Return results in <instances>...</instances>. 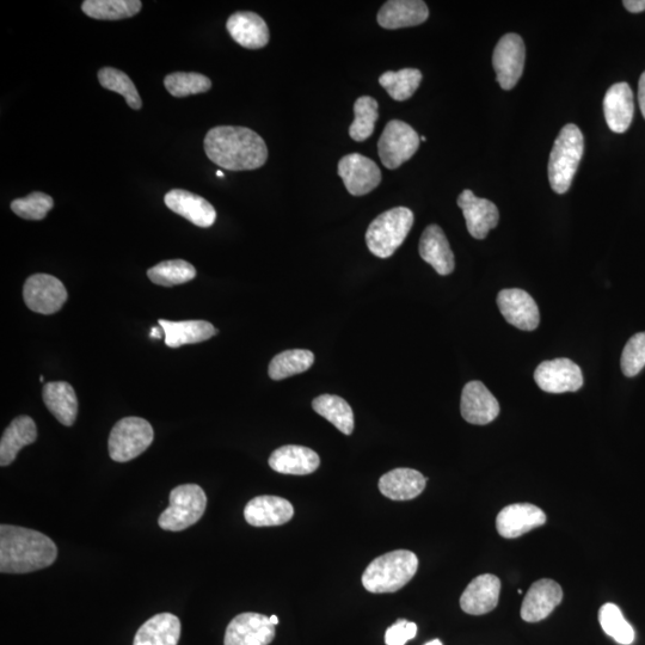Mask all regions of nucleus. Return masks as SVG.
Listing matches in <instances>:
<instances>
[{
	"label": "nucleus",
	"mask_w": 645,
	"mask_h": 645,
	"mask_svg": "<svg viewBox=\"0 0 645 645\" xmlns=\"http://www.w3.org/2000/svg\"><path fill=\"white\" fill-rule=\"evenodd\" d=\"M205 152L215 165L230 171L256 170L268 159L264 140L245 127L212 128L205 138Z\"/></svg>",
	"instance_id": "1"
},
{
	"label": "nucleus",
	"mask_w": 645,
	"mask_h": 645,
	"mask_svg": "<svg viewBox=\"0 0 645 645\" xmlns=\"http://www.w3.org/2000/svg\"><path fill=\"white\" fill-rule=\"evenodd\" d=\"M58 557L53 540L38 531L20 526H0V571L28 574L51 567Z\"/></svg>",
	"instance_id": "2"
},
{
	"label": "nucleus",
	"mask_w": 645,
	"mask_h": 645,
	"mask_svg": "<svg viewBox=\"0 0 645 645\" xmlns=\"http://www.w3.org/2000/svg\"><path fill=\"white\" fill-rule=\"evenodd\" d=\"M417 569L419 558L414 552H387L368 565L362 575V585L366 591L374 594L395 593L413 580Z\"/></svg>",
	"instance_id": "3"
},
{
	"label": "nucleus",
	"mask_w": 645,
	"mask_h": 645,
	"mask_svg": "<svg viewBox=\"0 0 645 645\" xmlns=\"http://www.w3.org/2000/svg\"><path fill=\"white\" fill-rule=\"evenodd\" d=\"M585 151L583 135L580 128L570 124L562 128L549 161V181L552 190L557 194L568 192Z\"/></svg>",
	"instance_id": "4"
},
{
	"label": "nucleus",
	"mask_w": 645,
	"mask_h": 645,
	"mask_svg": "<svg viewBox=\"0 0 645 645\" xmlns=\"http://www.w3.org/2000/svg\"><path fill=\"white\" fill-rule=\"evenodd\" d=\"M414 225V213L396 207L374 219L366 232L368 249L374 256L389 258L401 247Z\"/></svg>",
	"instance_id": "5"
},
{
	"label": "nucleus",
	"mask_w": 645,
	"mask_h": 645,
	"mask_svg": "<svg viewBox=\"0 0 645 645\" xmlns=\"http://www.w3.org/2000/svg\"><path fill=\"white\" fill-rule=\"evenodd\" d=\"M207 507L204 489L196 484H183L171 490L170 506L159 516L158 524L165 531L180 532L198 522Z\"/></svg>",
	"instance_id": "6"
},
{
	"label": "nucleus",
	"mask_w": 645,
	"mask_h": 645,
	"mask_svg": "<svg viewBox=\"0 0 645 645\" xmlns=\"http://www.w3.org/2000/svg\"><path fill=\"white\" fill-rule=\"evenodd\" d=\"M153 438L155 433L149 422L140 417H125L116 423L109 435V456L114 462H129L143 454Z\"/></svg>",
	"instance_id": "7"
},
{
	"label": "nucleus",
	"mask_w": 645,
	"mask_h": 645,
	"mask_svg": "<svg viewBox=\"0 0 645 645\" xmlns=\"http://www.w3.org/2000/svg\"><path fill=\"white\" fill-rule=\"evenodd\" d=\"M415 129L403 121L392 120L386 125L378 143V153L384 167L395 170L408 162L420 147Z\"/></svg>",
	"instance_id": "8"
},
{
	"label": "nucleus",
	"mask_w": 645,
	"mask_h": 645,
	"mask_svg": "<svg viewBox=\"0 0 645 645\" xmlns=\"http://www.w3.org/2000/svg\"><path fill=\"white\" fill-rule=\"evenodd\" d=\"M23 298L30 310L41 315H53L66 303L67 291L55 276L35 274L24 284Z\"/></svg>",
	"instance_id": "9"
},
{
	"label": "nucleus",
	"mask_w": 645,
	"mask_h": 645,
	"mask_svg": "<svg viewBox=\"0 0 645 645\" xmlns=\"http://www.w3.org/2000/svg\"><path fill=\"white\" fill-rule=\"evenodd\" d=\"M525 60V43L518 34H506L497 43L493 65L497 82L503 90H512L518 84L524 72Z\"/></svg>",
	"instance_id": "10"
},
{
	"label": "nucleus",
	"mask_w": 645,
	"mask_h": 645,
	"mask_svg": "<svg viewBox=\"0 0 645 645\" xmlns=\"http://www.w3.org/2000/svg\"><path fill=\"white\" fill-rule=\"evenodd\" d=\"M339 175L348 193L354 196L370 194L382 182V171L372 159L350 153L339 163Z\"/></svg>",
	"instance_id": "11"
},
{
	"label": "nucleus",
	"mask_w": 645,
	"mask_h": 645,
	"mask_svg": "<svg viewBox=\"0 0 645 645\" xmlns=\"http://www.w3.org/2000/svg\"><path fill=\"white\" fill-rule=\"evenodd\" d=\"M275 638V625L264 614L248 612L231 620L224 645H269Z\"/></svg>",
	"instance_id": "12"
},
{
	"label": "nucleus",
	"mask_w": 645,
	"mask_h": 645,
	"mask_svg": "<svg viewBox=\"0 0 645 645\" xmlns=\"http://www.w3.org/2000/svg\"><path fill=\"white\" fill-rule=\"evenodd\" d=\"M534 380L549 393L576 392L583 385L581 368L569 359L544 361L534 372Z\"/></svg>",
	"instance_id": "13"
},
{
	"label": "nucleus",
	"mask_w": 645,
	"mask_h": 645,
	"mask_svg": "<svg viewBox=\"0 0 645 645\" xmlns=\"http://www.w3.org/2000/svg\"><path fill=\"white\" fill-rule=\"evenodd\" d=\"M497 306L509 324L524 331H533L540 322L539 309L536 301L519 288L503 290L497 297Z\"/></svg>",
	"instance_id": "14"
},
{
	"label": "nucleus",
	"mask_w": 645,
	"mask_h": 645,
	"mask_svg": "<svg viewBox=\"0 0 645 645\" xmlns=\"http://www.w3.org/2000/svg\"><path fill=\"white\" fill-rule=\"evenodd\" d=\"M460 411L466 422L484 426L499 416L500 404L482 382H470L464 386Z\"/></svg>",
	"instance_id": "15"
},
{
	"label": "nucleus",
	"mask_w": 645,
	"mask_h": 645,
	"mask_svg": "<svg viewBox=\"0 0 645 645\" xmlns=\"http://www.w3.org/2000/svg\"><path fill=\"white\" fill-rule=\"evenodd\" d=\"M457 202L473 238H487L488 233L499 224L500 213L496 205L487 199L477 198L470 189L464 190Z\"/></svg>",
	"instance_id": "16"
},
{
	"label": "nucleus",
	"mask_w": 645,
	"mask_h": 645,
	"mask_svg": "<svg viewBox=\"0 0 645 645\" xmlns=\"http://www.w3.org/2000/svg\"><path fill=\"white\" fill-rule=\"evenodd\" d=\"M562 600V587L554 580L534 582L522 601L521 618L527 623H538L548 618Z\"/></svg>",
	"instance_id": "17"
},
{
	"label": "nucleus",
	"mask_w": 645,
	"mask_h": 645,
	"mask_svg": "<svg viewBox=\"0 0 645 645\" xmlns=\"http://www.w3.org/2000/svg\"><path fill=\"white\" fill-rule=\"evenodd\" d=\"M545 522L546 515L542 509L531 503H515L497 515L496 528L501 537L514 539L543 526Z\"/></svg>",
	"instance_id": "18"
},
{
	"label": "nucleus",
	"mask_w": 645,
	"mask_h": 645,
	"mask_svg": "<svg viewBox=\"0 0 645 645\" xmlns=\"http://www.w3.org/2000/svg\"><path fill=\"white\" fill-rule=\"evenodd\" d=\"M500 592L499 577L491 574L479 575L466 587L460 598V607L472 616H482L496 608L499 604Z\"/></svg>",
	"instance_id": "19"
},
{
	"label": "nucleus",
	"mask_w": 645,
	"mask_h": 645,
	"mask_svg": "<svg viewBox=\"0 0 645 645\" xmlns=\"http://www.w3.org/2000/svg\"><path fill=\"white\" fill-rule=\"evenodd\" d=\"M294 508L279 496H257L244 509V518L254 527L281 526L291 521Z\"/></svg>",
	"instance_id": "20"
},
{
	"label": "nucleus",
	"mask_w": 645,
	"mask_h": 645,
	"mask_svg": "<svg viewBox=\"0 0 645 645\" xmlns=\"http://www.w3.org/2000/svg\"><path fill=\"white\" fill-rule=\"evenodd\" d=\"M164 201L169 210L196 226L211 227L217 220V212L210 202L187 190L172 189L165 195Z\"/></svg>",
	"instance_id": "21"
},
{
	"label": "nucleus",
	"mask_w": 645,
	"mask_h": 645,
	"mask_svg": "<svg viewBox=\"0 0 645 645\" xmlns=\"http://www.w3.org/2000/svg\"><path fill=\"white\" fill-rule=\"evenodd\" d=\"M604 114L612 132L628 131L635 114L634 92L629 84L617 83L608 89L604 98Z\"/></svg>",
	"instance_id": "22"
},
{
	"label": "nucleus",
	"mask_w": 645,
	"mask_h": 645,
	"mask_svg": "<svg viewBox=\"0 0 645 645\" xmlns=\"http://www.w3.org/2000/svg\"><path fill=\"white\" fill-rule=\"evenodd\" d=\"M429 17L428 6L422 0H390L380 9L377 20L385 29L420 26Z\"/></svg>",
	"instance_id": "23"
},
{
	"label": "nucleus",
	"mask_w": 645,
	"mask_h": 645,
	"mask_svg": "<svg viewBox=\"0 0 645 645\" xmlns=\"http://www.w3.org/2000/svg\"><path fill=\"white\" fill-rule=\"evenodd\" d=\"M321 459L311 448L287 445L278 448L269 458V466L282 475L305 476L315 472Z\"/></svg>",
	"instance_id": "24"
},
{
	"label": "nucleus",
	"mask_w": 645,
	"mask_h": 645,
	"mask_svg": "<svg viewBox=\"0 0 645 645\" xmlns=\"http://www.w3.org/2000/svg\"><path fill=\"white\" fill-rule=\"evenodd\" d=\"M420 255L422 260L430 264L439 275H450L456 268L450 243L438 225H429L423 231L420 241Z\"/></svg>",
	"instance_id": "25"
},
{
	"label": "nucleus",
	"mask_w": 645,
	"mask_h": 645,
	"mask_svg": "<svg viewBox=\"0 0 645 645\" xmlns=\"http://www.w3.org/2000/svg\"><path fill=\"white\" fill-rule=\"evenodd\" d=\"M427 479L421 472L401 468L385 473L379 479V490L387 499L408 501L416 499L425 490Z\"/></svg>",
	"instance_id": "26"
},
{
	"label": "nucleus",
	"mask_w": 645,
	"mask_h": 645,
	"mask_svg": "<svg viewBox=\"0 0 645 645\" xmlns=\"http://www.w3.org/2000/svg\"><path fill=\"white\" fill-rule=\"evenodd\" d=\"M232 39L248 49L266 47L270 34L267 23L255 12H236L226 24Z\"/></svg>",
	"instance_id": "27"
},
{
	"label": "nucleus",
	"mask_w": 645,
	"mask_h": 645,
	"mask_svg": "<svg viewBox=\"0 0 645 645\" xmlns=\"http://www.w3.org/2000/svg\"><path fill=\"white\" fill-rule=\"evenodd\" d=\"M38 439V429L32 417L18 416L5 429L0 441V465L5 468L15 462L18 452L24 446L32 445Z\"/></svg>",
	"instance_id": "28"
},
{
	"label": "nucleus",
	"mask_w": 645,
	"mask_h": 645,
	"mask_svg": "<svg viewBox=\"0 0 645 645\" xmlns=\"http://www.w3.org/2000/svg\"><path fill=\"white\" fill-rule=\"evenodd\" d=\"M180 637V619L175 614L161 613L141 625L133 645H177Z\"/></svg>",
	"instance_id": "29"
},
{
	"label": "nucleus",
	"mask_w": 645,
	"mask_h": 645,
	"mask_svg": "<svg viewBox=\"0 0 645 645\" xmlns=\"http://www.w3.org/2000/svg\"><path fill=\"white\" fill-rule=\"evenodd\" d=\"M43 402L61 425L73 426L78 415V399L75 389L65 382L47 383L42 390Z\"/></svg>",
	"instance_id": "30"
},
{
	"label": "nucleus",
	"mask_w": 645,
	"mask_h": 645,
	"mask_svg": "<svg viewBox=\"0 0 645 645\" xmlns=\"http://www.w3.org/2000/svg\"><path fill=\"white\" fill-rule=\"evenodd\" d=\"M165 334V344L170 348H180L184 344L201 343L212 339L218 330L210 322L184 321L170 322L158 321Z\"/></svg>",
	"instance_id": "31"
},
{
	"label": "nucleus",
	"mask_w": 645,
	"mask_h": 645,
	"mask_svg": "<svg viewBox=\"0 0 645 645\" xmlns=\"http://www.w3.org/2000/svg\"><path fill=\"white\" fill-rule=\"evenodd\" d=\"M312 408L340 430L344 435H350L354 430V413L343 398L334 395H322L312 402Z\"/></svg>",
	"instance_id": "32"
},
{
	"label": "nucleus",
	"mask_w": 645,
	"mask_h": 645,
	"mask_svg": "<svg viewBox=\"0 0 645 645\" xmlns=\"http://www.w3.org/2000/svg\"><path fill=\"white\" fill-rule=\"evenodd\" d=\"M141 6L139 0H85L82 10L95 20L119 21L138 15Z\"/></svg>",
	"instance_id": "33"
},
{
	"label": "nucleus",
	"mask_w": 645,
	"mask_h": 645,
	"mask_svg": "<svg viewBox=\"0 0 645 645\" xmlns=\"http://www.w3.org/2000/svg\"><path fill=\"white\" fill-rule=\"evenodd\" d=\"M313 362H315V355L310 350H286V352L274 356L270 361L269 377L273 380H282L297 376V374L310 370Z\"/></svg>",
	"instance_id": "34"
},
{
	"label": "nucleus",
	"mask_w": 645,
	"mask_h": 645,
	"mask_svg": "<svg viewBox=\"0 0 645 645\" xmlns=\"http://www.w3.org/2000/svg\"><path fill=\"white\" fill-rule=\"evenodd\" d=\"M422 82V73L416 69L398 72L387 71L379 78V84L393 100L403 102L413 96Z\"/></svg>",
	"instance_id": "35"
},
{
	"label": "nucleus",
	"mask_w": 645,
	"mask_h": 645,
	"mask_svg": "<svg viewBox=\"0 0 645 645\" xmlns=\"http://www.w3.org/2000/svg\"><path fill=\"white\" fill-rule=\"evenodd\" d=\"M147 276L153 284L172 287L195 279L196 269L187 261H164L149 269Z\"/></svg>",
	"instance_id": "36"
},
{
	"label": "nucleus",
	"mask_w": 645,
	"mask_h": 645,
	"mask_svg": "<svg viewBox=\"0 0 645 645\" xmlns=\"http://www.w3.org/2000/svg\"><path fill=\"white\" fill-rule=\"evenodd\" d=\"M378 102L370 96H362L354 104L355 119L349 127L350 138L365 141L371 137L379 118Z\"/></svg>",
	"instance_id": "37"
},
{
	"label": "nucleus",
	"mask_w": 645,
	"mask_h": 645,
	"mask_svg": "<svg viewBox=\"0 0 645 645\" xmlns=\"http://www.w3.org/2000/svg\"><path fill=\"white\" fill-rule=\"evenodd\" d=\"M599 622L605 634L614 641L623 645H630L635 641L634 628L623 616L617 605L605 604L599 611Z\"/></svg>",
	"instance_id": "38"
},
{
	"label": "nucleus",
	"mask_w": 645,
	"mask_h": 645,
	"mask_svg": "<svg viewBox=\"0 0 645 645\" xmlns=\"http://www.w3.org/2000/svg\"><path fill=\"white\" fill-rule=\"evenodd\" d=\"M98 81L104 89L124 96L128 106L132 109L139 110L143 107L137 88L125 72L116 70L114 67H103L98 72Z\"/></svg>",
	"instance_id": "39"
},
{
	"label": "nucleus",
	"mask_w": 645,
	"mask_h": 645,
	"mask_svg": "<svg viewBox=\"0 0 645 645\" xmlns=\"http://www.w3.org/2000/svg\"><path fill=\"white\" fill-rule=\"evenodd\" d=\"M165 88L169 94L178 98L205 94L212 88L211 79L195 72H176L165 77Z\"/></svg>",
	"instance_id": "40"
},
{
	"label": "nucleus",
	"mask_w": 645,
	"mask_h": 645,
	"mask_svg": "<svg viewBox=\"0 0 645 645\" xmlns=\"http://www.w3.org/2000/svg\"><path fill=\"white\" fill-rule=\"evenodd\" d=\"M54 201L51 196L34 192L26 198L16 199L11 202V210L18 217L26 220H42L52 210Z\"/></svg>",
	"instance_id": "41"
},
{
	"label": "nucleus",
	"mask_w": 645,
	"mask_h": 645,
	"mask_svg": "<svg viewBox=\"0 0 645 645\" xmlns=\"http://www.w3.org/2000/svg\"><path fill=\"white\" fill-rule=\"evenodd\" d=\"M622 371L624 376L634 378L645 367V333L636 334L626 343L623 350Z\"/></svg>",
	"instance_id": "42"
},
{
	"label": "nucleus",
	"mask_w": 645,
	"mask_h": 645,
	"mask_svg": "<svg viewBox=\"0 0 645 645\" xmlns=\"http://www.w3.org/2000/svg\"><path fill=\"white\" fill-rule=\"evenodd\" d=\"M417 635V625L405 619H399L385 634L386 645H405Z\"/></svg>",
	"instance_id": "43"
},
{
	"label": "nucleus",
	"mask_w": 645,
	"mask_h": 645,
	"mask_svg": "<svg viewBox=\"0 0 645 645\" xmlns=\"http://www.w3.org/2000/svg\"><path fill=\"white\" fill-rule=\"evenodd\" d=\"M623 5L631 14H640L645 11V0H624Z\"/></svg>",
	"instance_id": "44"
},
{
	"label": "nucleus",
	"mask_w": 645,
	"mask_h": 645,
	"mask_svg": "<svg viewBox=\"0 0 645 645\" xmlns=\"http://www.w3.org/2000/svg\"><path fill=\"white\" fill-rule=\"evenodd\" d=\"M638 102H640L641 112L645 119V72H643L640 83H638Z\"/></svg>",
	"instance_id": "45"
},
{
	"label": "nucleus",
	"mask_w": 645,
	"mask_h": 645,
	"mask_svg": "<svg viewBox=\"0 0 645 645\" xmlns=\"http://www.w3.org/2000/svg\"><path fill=\"white\" fill-rule=\"evenodd\" d=\"M163 333H164L163 329H158L157 327H153L150 333L151 339H161Z\"/></svg>",
	"instance_id": "46"
},
{
	"label": "nucleus",
	"mask_w": 645,
	"mask_h": 645,
	"mask_svg": "<svg viewBox=\"0 0 645 645\" xmlns=\"http://www.w3.org/2000/svg\"><path fill=\"white\" fill-rule=\"evenodd\" d=\"M269 620H270V623H272L275 626L279 624V618L276 616L269 617Z\"/></svg>",
	"instance_id": "47"
},
{
	"label": "nucleus",
	"mask_w": 645,
	"mask_h": 645,
	"mask_svg": "<svg viewBox=\"0 0 645 645\" xmlns=\"http://www.w3.org/2000/svg\"><path fill=\"white\" fill-rule=\"evenodd\" d=\"M425 645H444V644H442L439 640H433V641L428 642Z\"/></svg>",
	"instance_id": "48"
},
{
	"label": "nucleus",
	"mask_w": 645,
	"mask_h": 645,
	"mask_svg": "<svg viewBox=\"0 0 645 645\" xmlns=\"http://www.w3.org/2000/svg\"><path fill=\"white\" fill-rule=\"evenodd\" d=\"M217 176H218V177H220V178H223L225 175H224V172H223V171L218 170V171H217Z\"/></svg>",
	"instance_id": "49"
},
{
	"label": "nucleus",
	"mask_w": 645,
	"mask_h": 645,
	"mask_svg": "<svg viewBox=\"0 0 645 645\" xmlns=\"http://www.w3.org/2000/svg\"><path fill=\"white\" fill-rule=\"evenodd\" d=\"M40 382L41 383L45 382V378H43V376L40 377Z\"/></svg>",
	"instance_id": "50"
},
{
	"label": "nucleus",
	"mask_w": 645,
	"mask_h": 645,
	"mask_svg": "<svg viewBox=\"0 0 645 645\" xmlns=\"http://www.w3.org/2000/svg\"><path fill=\"white\" fill-rule=\"evenodd\" d=\"M420 139H421V141H426L427 140L426 137H421Z\"/></svg>",
	"instance_id": "51"
}]
</instances>
